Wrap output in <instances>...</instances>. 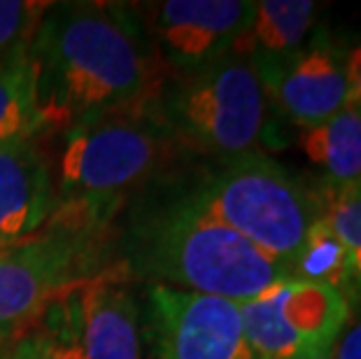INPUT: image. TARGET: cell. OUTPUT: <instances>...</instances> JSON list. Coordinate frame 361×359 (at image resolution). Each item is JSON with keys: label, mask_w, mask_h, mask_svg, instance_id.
I'll return each mask as SVG.
<instances>
[{"label": "cell", "mask_w": 361, "mask_h": 359, "mask_svg": "<svg viewBox=\"0 0 361 359\" xmlns=\"http://www.w3.org/2000/svg\"><path fill=\"white\" fill-rule=\"evenodd\" d=\"M3 359H24V357H19V355H14V353H10L7 357H3Z\"/></svg>", "instance_id": "cell-21"}, {"label": "cell", "mask_w": 361, "mask_h": 359, "mask_svg": "<svg viewBox=\"0 0 361 359\" xmlns=\"http://www.w3.org/2000/svg\"><path fill=\"white\" fill-rule=\"evenodd\" d=\"M142 329L152 359H259L238 303L219 296L147 285Z\"/></svg>", "instance_id": "cell-9"}, {"label": "cell", "mask_w": 361, "mask_h": 359, "mask_svg": "<svg viewBox=\"0 0 361 359\" xmlns=\"http://www.w3.org/2000/svg\"><path fill=\"white\" fill-rule=\"evenodd\" d=\"M345 71H348V101H345V108L361 114V40L355 47L348 49Z\"/></svg>", "instance_id": "cell-19"}, {"label": "cell", "mask_w": 361, "mask_h": 359, "mask_svg": "<svg viewBox=\"0 0 361 359\" xmlns=\"http://www.w3.org/2000/svg\"><path fill=\"white\" fill-rule=\"evenodd\" d=\"M345 61L348 47L317 26L294 56L259 75L271 108L303 131L331 119L348 101Z\"/></svg>", "instance_id": "cell-11"}, {"label": "cell", "mask_w": 361, "mask_h": 359, "mask_svg": "<svg viewBox=\"0 0 361 359\" xmlns=\"http://www.w3.org/2000/svg\"><path fill=\"white\" fill-rule=\"evenodd\" d=\"M314 359H331V357H314Z\"/></svg>", "instance_id": "cell-22"}, {"label": "cell", "mask_w": 361, "mask_h": 359, "mask_svg": "<svg viewBox=\"0 0 361 359\" xmlns=\"http://www.w3.org/2000/svg\"><path fill=\"white\" fill-rule=\"evenodd\" d=\"M49 7L40 0H0V68L26 54Z\"/></svg>", "instance_id": "cell-18"}, {"label": "cell", "mask_w": 361, "mask_h": 359, "mask_svg": "<svg viewBox=\"0 0 361 359\" xmlns=\"http://www.w3.org/2000/svg\"><path fill=\"white\" fill-rule=\"evenodd\" d=\"M124 262L130 276L245 303L287 280L289 269L221 224L187 194L133 221Z\"/></svg>", "instance_id": "cell-2"}, {"label": "cell", "mask_w": 361, "mask_h": 359, "mask_svg": "<svg viewBox=\"0 0 361 359\" xmlns=\"http://www.w3.org/2000/svg\"><path fill=\"white\" fill-rule=\"evenodd\" d=\"M145 103L98 114L68 128L56 164L54 210L47 221L105 231L130 192L168 164L178 145Z\"/></svg>", "instance_id": "cell-3"}, {"label": "cell", "mask_w": 361, "mask_h": 359, "mask_svg": "<svg viewBox=\"0 0 361 359\" xmlns=\"http://www.w3.org/2000/svg\"><path fill=\"white\" fill-rule=\"evenodd\" d=\"M184 194L287 269L319 217L317 194L264 150L217 162Z\"/></svg>", "instance_id": "cell-5"}, {"label": "cell", "mask_w": 361, "mask_h": 359, "mask_svg": "<svg viewBox=\"0 0 361 359\" xmlns=\"http://www.w3.org/2000/svg\"><path fill=\"white\" fill-rule=\"evenodd\" d=\"M319 5L312 0H259L231 54L264 75L282 66L308 42Z\"/></svg>", "instance_id": "cell-13"}, {"label": "cell", "mask_w": 361, "mask_h": 359, "mask_svg": "<svg viewBox=\"0 0 361 359\" xmlns=\"http://www.w3.org/2000/svg\"><path fill=\"white\" fill-rule=\"evenodd\" d=\"M238 308L259 359L331 357L352 317L341 289L296 278L280 280Z\"/></svg>", "instance_id": "cell-7"}, {"label": "cell", "mask_w": 361, "mask_h": 359, "mask_svg": "<svg viewBox=\"0 0 361 359\" xmlns=\"http://www.w3.org/2000/svg\"><path fill=\"white\" fill-rule=\"evenodd\" d=\"M124 262L61 287L12 353L24 359H142V308Z\"/></svg>", "instance_id": "cell-6"}, {"label": "cell", "mask_w": 361, "mask_h": 359, "mask_svg": "<svg viewBox=\"0 0 361 359\" xmlns=\"http://www.w3.org/2000/svg\"><path fill=\"white\" fill-rule=\"evenodd\" d=\"M42 121L37 114L35 84L28 51L0 68V147L19 140L40 138Z\"/></svg>", "instance_id": "cell-15"}, {"label": "cell", "mask_w": 361, "mask_h": 359, "mask_svg": "<svg viewBox=\"0 0 361 359\" xmlns=\"http://www.w3.org/2000/svg\"><path fill=\"white\" fill-rule=\"evenodd\" d=\"M317 194L322 215L341 238L348 255V287L345 296L361 294V185L348 189H334L322 185Z\"/></svg>", "instance_id": "cell-17"}, {"label": "cell", "mask_w": 361, "mask_h": 359, "mask_svg": "<svg viewBox=\"0 0 361 359\" xmlns=\"http://www.w3.org/2000/svg\"><path fill=\"white\" fill-rule=\"evenodd\" d=\"M331 359H361V320L348 324V329L341 334V339L334 346Z\"/></svg>", "instance_id": "cell-20"}, {"label": "cell", "mask_w": 361, "mask_h": 359, "mask_svg": "<svg viewBox=\"0 0 361 359\" xmlns=\"http://www.w3.org/2000/svg\"><path fill=\"white\" fill-rule=\"evenodd\" d=\"M152 103L178 150L226 162L273 145L264 84L247 61L233 54L201 71L166 75Z\"/></svg>", "instance_id": "cell-4"}, {"label": "cell", "mask_w": 361, "mask_h": 359, "mask_svg": "<svg viewBox=\"0 0 361 359\" xmlns=\"http://www.w3.org/2000/svg\"><path fill=\"white\" fill-rule=\"evenodd\" d=\"M289 273L296 280L331 285L345 294V287H348V255H345L343 243L329 224V219L322 215V210L319 217L312 221L298 255L291 262Z\"/></svg>", "instance_id": "cell-16"}, {"label": "cell", "mask_w": 361, "mask_h": 359, "mask_svg": "<svg viewBox=\"0 0 361 359\" xmlns=\"http://www.w3.org/2000/svg\"><path fill=\"white\" fill-rule=\"evenodd\" d=\"M252 0H164L135 10L168 75L194 73L231 56Z\"/></svg>", "instance_id": "cell-10"}, {"label": "cell", "mask_w": 361, "mask_h": 359, "mask_svg": "<svg viewBox=\"0 0 361 359\" xmlns=\"http://www.w3.org/2000/svg\"><path fill=\"white\" fill-rule=\"evenodd\" d=\"M54 201V173L37 138L0 147V252L40 233Z\"/></svg>", "instance_id": "cell-12"}, {"label": "cell", "mask_w": 361, "mask_h": 359, "mask_svg": "<svg viewBox=\"0 0 361 359\" xmlns=\"http://www.w3.org/2000/svg\"><path fill=\"white\" fill-rule=\"evenodd\" d=\"M42 131L145 103L166 80L133 7L51 3L28 47Z\"/></svg>", "instance_id": "cell-1"}, {"label": "cell", "mask_w": 361, "mask_h": 359, "mask_svg": "<svg viewBox=\"0 0 361 359\" xmlns=\"http://www.w3.org/2000/svg\"><path fill=\"white\" fill-rule=\"evenodd\" d=\"M305 159L319 168L322 185L348 189L361 185V114L343 108L301 135Z\"/></svg>", "instance_id": "cell-14"}, {"label": "cell", "mask_w": 361, "mask_h": 359, "mask_svg": "<svg viewBox=\"0 0 361 359\" xmlns=\"http://www.w3.org/2000/svg\"><path fill=\"white\" fill-rule=\"evenodd\" d=\"M103 231L51 224L0 252V339L19 336L61 287L103 269Z\"/></svg>", "instance_id": "cell-8"}]
</instances>
